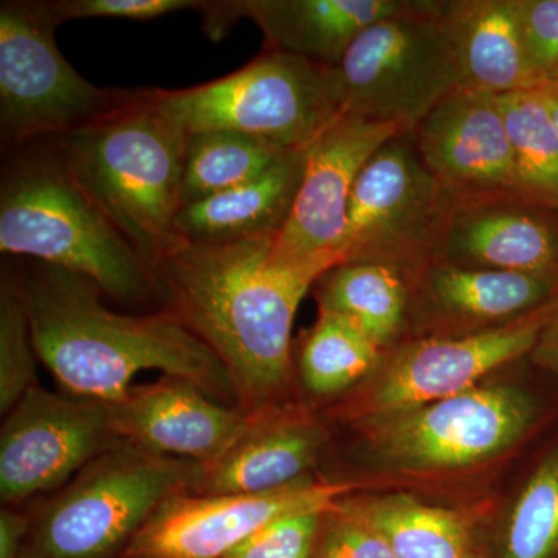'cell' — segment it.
I'll use <instances>...</instances> for the list:
<instances>
[{
    "instance_id": "cell-38",
    "label": "cell",
    "mask_w": 558,
    "mask_h": 558,
    "mask_svg": "<svg viewBox=\"0 0 558 558\" xmlns=\"http://www.w3.org/2000/svg\"><path fill=\"white\" fill-rule=\"evenodd\" d=\"M123 558H156V557H148V556H126Z\"/></svg>"
},
{
    "instance_id": "cell-9",
    "label": "cell",
    "mask_w": 558,
    "mask_h": 558,
    "mask_svg": "<svg viewBox=\"0 0 558 558\" xmlns=\"http://www.w3.org/2000/svg\"><path fill=\"white\" fill-rule=\"evenodd\" d=\"M449 202V191L425 167L413 135L389 140L352 190L341 264H380L411 284L435 256Z\"/></svg>"
},
{
    "instance_id": "cell-21",
    "label": "cell",
    "mask_w": 558,
    "mask_h": 558,
    "mask_svg": "<svg viewBox=\"0 0 558 558\" xmlns=\"http://www.w3.org/2000/svg\"><path fill=\"white\" fill-rule=\"evenodd\" d=\"M440 16L462 89L502 95L546 83L529 61L515 0H444Z\"/></svg>"
},
{
    "instance_id": "cell-7",
    "label": "cell",
    "mask_w": 558,
    "mask_h": 558,
    "mask_svg": "<svg viewBox=\"0 0 558 558\" xmlns=\"http://www.w3.org/2000/svg\"><path fill=\"white\" fill-rule=\"evenodd\" d=\"M58 25L49 0L0 3V137L7 153L80 130L130 94L81 76L58 47Z\"/></svg>"
},
{
    "instance_id": "cell-30",
    "label": "cell",
    "mask_w": 558,
    "mask_h": 558,
    "mask_svg": "<svg viewBox=\"0 0 558 558\" xmlns=\"http://www.w3.org/2000/svg\"><path fill=\"white\" fill-rule=\"evenodd\" d=\"M328 509L301 510L271 521L222 558H312Z\"/></svg>"
},
{
    "instance_id": "cell-29",
    "label": "cell",
    "mask_w": 558,
    "mask_h": 558,
    "mask_svg": "<svg viewBox=\"0 0 558 558\" xmlns=\"http://www.w3.org/2000/svg\"><path fill=\"white\" fill-rule=\"evenodd\" d=\"M27 303L22 278L7 274L0 284V413L11 409L38 384Z\"/></svg>"
},
{
    "instance_id": "cell-23",
    "label": "cell",
    "mask_w": 558,
    "mask_h": 558,
    "mask_svg": "<svg viewBox=\"0 0 558 558\" xmlns=\"http://www.w3.org/2000/svg\"><path fill=\"white\" fill-rule=\"evenodd\" d=\"M343 501L387 539L396 558H494L478 527L458 510L409 495Z\"/></svg>"
},
{
    "instance_id": "cell-18",
    "label": "cell",
    "mask_w": 558,
    "mask_h": 558,
    "mask_svg": "<svg viewBox=\"0 0 558 558\" xmlns=\"http://www.w3.org/2000/svg\"><path fill=\"white\" fill-rule=\"evenodd\" d=\"M108 409L110 428L120 440L194 462L219 454L248 418L240 407L209 398L193 381L163 374L153 384L134 385Z\"/></svg>"
},
{
    "instance_id": "cell-4",
    "label": "cell",
    "mask_w": 558,
    "mask_h": 558,
    "mask_svg": "<svg viewBox=\"0 0 558 558\" xmlns=\"http://www.w3.org/2000/svg\"><path fill=\"white\" fill-rule=\"evenodd\" d=\"M0 252L86 277L117 303H160L148 266L73 178L54 140L9 150Z\"/></svg>"
},
{
    "instance_id": "cell-32",
    "label": "cell",
    "mask_w": 558,
    "mask_h": 558,
    "mask_svg": "<svg viewBox=\"0 0 558 558\" xmlns=\"http://www.w3.org/2000/svg\"><path fill=\"white\" fill-rule=\"evenodd\" d=\"M60 24L75 20L150 21L179 11H199V0H50Z\"/></svg>"
},
{
    "instance_id": "cell-13",
    "label": "cell",
    "mask_w": 558,
    "mask_h": 558,
    "mask_svg": "<svg viewBox=\"0 0 558 558\" xmlns=\"http://www.w3.org/2000/svg\"><path fill=\"white\" fill-rule=\"evenodd\" d=\"M398 124L341 117L306 148L304 174L284 229L271 245L282 264L325 275L341 264L349 202L360 172Z\"/></svg>"
},
{
    "instance_id": "cell-25",
    "label": "cell",
    "mask_w": 558,
    "mask_h": 558,
    "mask_svg": "<svg viewBox=\"0 0 558 558\" xmlns=\"http://www.w3.org/2000/svg\"><path fill=\"white\" fill-rule=\"evenodd\" d=\"M289 150L233 131L190 134L182 175L183 207L259 178Z\"/></svg>"
},
{
    "instance_id": "cell-31",
    "label": "cell",
    "mask_w": 558,
    "mask_h": 558,
    "mask_svg": "<svg viewBox=\"0 0 558 558\" xmlns=\"http://www.w3.org/2000/svg\"><path fill=\"white\" fill-rule=\"evenodd\" d=\"M343 498L323 513L312 558H396L387 539L352 512Z\"/></svg>"
},
{
    "instance_id": "cell-10",
    "label": "cell",
    "mask_w": 558,
    "mask_h": 558,
    "mask_svg": "<svg viewBox=\"0 0 558 558\" xmlns=\"http://www.w3.org/2000/svg\"><path fill=\"white\" fill-rule=\"evenodd\" d=\"M537 416V403L523 389L476 387L366 425L380 464L433 472L469 468L510 449Z\"/></svg>"
},
{
    "instance_id": "cell-33",
    "label": "cell",
    "mask_w": 558,
    "mask_h": 558,
    "mask_svg": "<svg viewBox=\"0 0 558 558\" xmlns=\"http://www.w3.org/2000/svg\"><path fill=\"white\" fill-rule=\"evenodd\" d=\"M529 61L548 81L558 65V0H515Z\"/></svg>"
},
{
    "instance_id": "cell-17",
    "label": "cell",
    "mask_w": 558,
    "mask_h": 558,
    "mask_svg": "<svg viewBox=\"0 0 558 558\" xmlns=\"http://www.w3.org/2000/svg\"><path fill=\"white\" fill-rule=\"evenodd\" d=\"M432 0H219L202 9L205 32L220 39L240 20L263 32L266 49L336 68L371 25L427 9Z\"/></svg>"
},
{
    "instance_id": "cell-12",
    "label": "cell",
    "mask_w": 558,
    "mask_h": 558,
    "mask_svg": "<svg viewBox=\"0 0 558 558\" xmlns=\"http://www.w3.org/2000/svg\"><path fill=\"white\" fill-rule=\"evenodd\" d=\"M108 405L36 385L3 418L0 498L16 506L65 486L80 470L119 442Z\"/></svg>"
},
{
    "instance_id": "cell-36",
    "label": "cell",
    "mask_w": 558,
    "mask_h": 558,
    "mask_svg": "<svg viewBox=\"0 0 558 558\" xmlns=\"http://www.w3.org/2000/svg\"><path fill=\"white\" fill-rule=\"evenodd\" d=\"M543 97L548 102L550 116H553L554 123L558 131V83L557 81H546L539 86Z\"/></svg>"
},
{
    "instance_id": "cell-22",
    "label": "cell",
    "mask_w": 558,
    "mask_h": 558,
    "mask_svg": "<svg viewBox=\"0 0 558 558\" xmlns=\"http://www.w3.org/2000/svg\"><path fill=\"white\" fill-rule=\"evenodd\" d=\"M306 149H292L269 171L208 199L186 205L178 219L179 233L194 244H220L277 238L284 229L301 180Z\"/></svg>"
},
{
    "instance_id": "cell-8",
    "label": "cell",
    "mask_w": 558,
    "mask_h": 558,
    "mask_svg": "<svg viewBox=\"0 0 558 558\" xmlns=\"http://www.w3.org/2000/svg\"><path fill=\"white\" fill-rule=\"evenodd\" d=\"M442 2L432 0L427 9L377 22L357 36L333 68L343 117L398 124L411 134L462 89Z\"/></svg>"
},
{
    "instance_id": "cell-5",
    "label": "cell",
    "mask_w": 558,
    "mask_h": 558,
    "mask_svg": "<svg viewBox=\"0 0 558 558\" xmlns=\"http://www.w3.org/2000/svg\"><path fill=\"white\" fill-rule=\"evenodd\" d=\"M194 470L119 440L31 513L21 558H123L165 501L189 494Z\"/></svg>"
},
{
    "instance_id": "cell-34",
    "label": "cell",
    "mask_w": 558,
    "mask_h": 558,
    "mask_svg": "<svg viewBox=\"0 0 558 558\" xmlns=\"http://www.w3.org/2000/svg\"><path fill=\"white\" fill-rule=\"evenodd\" d=\"M32 515L16 506L0 510V558H21L31 534Z\"/></svg>"
},
{
    "instance_id": "cell-37",
    "label": "cell",
    "mask_w": 558,
    "mask_h": 558,
    "mask_svg": "<svg viewBox=\"0 0 558 558\" xmlns=\"http://www.w3.org/2000/svg\"><path fill=\"white\" fill-rule=\"evenodd\" d=\"M548 81H557L558 83V65L553 70V72H550Z\"/></svg>"
},
{
    "instance_id": "cell-27",
    "label": "cell",
    "mask_w": 558,
    "mask_h": 558,
    "mask_svg": "<svg viewBox=\"0 0 558 558\" xmlns=\"http://www.w3.org/2000/svg\"><path fill=\"white\" fill-rule=\"evenodd\" d=\"M380 349L351 319L318 311L300 343L301 384L318 398L340 395L377 368Z\"/></svg>"
},
{
    "instance_id": "cell-1",
    "label": "cell",
    "mask_w": 558,
    "mask_h": 558,
    "mask_svg": "<svg viewBox=\"0 0 558 558\" xmlns=\"http://www.w3.org/2000/svg\"><path fill=\"white\" fill-rule=\"evenodd\" d=\"M274 241L185 242L154 270L161 311L215 352L247 414L284 405L296 311L322 278L275 259Z\"/></svg>"
},
{
    "instance_id": "cell-20",
    "label": "cell",
    "mask_w": 558,
    "mask_h": 558,
    "mask_svg": "<svg viewBox=\"0 0 558 558\" xmlns=\"http://www.w3.org/2000/svg\"><path fill=\"white\" fill-rule=\"evenodd\" d=\"M421 295L432 337L468 336L501 328L558 299V282L512 271L465 269L432 260L411 282Z\"/></svg>"
},
{
    "instance_id": "cell-24",
    "label": "cell",
    "mask_w": 558,
    "mask_h": 558,
    "mask_svg": "<svg viewBox=\"0 0 558 558\" xmlns=\"http://www.w3.org/2000/svg\"><path fill=\"white\" fill-rule=\"evenodd\" d=\"M318 311L351 319L377 347L399 336L410 312V284L380 264H339L315 282Z\"/></svg>"
},
{
    "instance_id": "cell-28",
    "label": "cell",
    "mask_w": 558,
    "mask_h": 558,
    "mask_svg": "<svg viewBox=\"0 0 558 558\" xmlns=\"http://www.w3.org/2000/svg\"><path fill=\"white\" fill-rule=\"evenodd\" d=\"M494 558H558V447L539 462L499 531Z\"/></svg>"
},
{
    "instance_id": "cell-19",
    "label": "cell",
    "mask_w": 558,
    "mask_h": 558,
    "mask_svg": "<svg viewBox=\"0 0 558 558\" xmlns=\"http://www.w3.org/2000/svg\"><path fill=\"white\" fill-rule=\"evenodd\" d=\"M325 442L323 425L295 407L248 414L226 449L196 462L189 494L256 495L293 486L311 478Z\"/></svg>"
},
{
    "instance_id": "cell-11",
    "label": "cell",
    "mask_w": 558,
    "mask_h": 558,
    "mask_svg": "<svg viewBox=\"0 0 558 558\" xmlns=\"http://www.w3.org/2000/svg\"><path fill=\"white\" fill-rule=\"evenodd\" d=\"M554 304L501 328L403 344L352 405V416L368 424L478 387L488 374L534 351Z\"/></svg>"
},
{
    "instance_id": "cell-14",
    "label": "cell",
    "mask_w": 558,
    "mask_h": 558,
    "mask_svg": "<svg viewBox=\"0 0 558 558\" xmlns=\"http://www.w3.org/2000/svg\"><path fill=\"white\" fill-rule=\"evenodd\" d=\"M355 488L354 483L307 478L269 494H179L157 509L124 557L222 558L271 521L330 508Z\"/></svg>"
},
{
    "instance_id": "cell-3",
    "label": "cell",
    "mask_w": 558,
    "mask_h": 558,
    "mask_svg": "<svg viewBox=\"0 0 558 558\" xmlns=\"http://www.w3.org/2000/svg\"><path fill=\"white\" fill-rule=\"evenodd\" d=\"M189 132L150 97L131 90L119 108L54 140L76 182L154 270L185 244L179 233Z\"/></svg>"
},
{
    "instance_id": "cell-16",
    "label": "cell",
    "mask_w": 558,
    "mask_h": 558,
    "mask_svg": "<svg viewBox=\"0 0 558 558\" xmlns=\"http://www.w3.org/2000/svg\"><path fill=\"white\" fill-rule=\"evenodd\" d=\"M411 135L425 167L450 196H523L498 95L459 89Z\"/></svg>"
},
{
    "instance_id": "cell-35",
    "label": "cell",
    "mask_w": 558,
    "mask_h": 558,
    "mask_svg": "<svg viewBox=\"0 0 558 558\" xmlns=\"http://www.w3.org/2000/svg\"><path fill=\"white\" fill-rule=\"evenodd\" d=\"M534 351L558 371V299Z\"/></svg>"
},
{
    "instance_id": "cell-15",
    "label": "cell",
    "mask_w": 558,
    "mask_h": 558,
    "mask_svg": "<svg viewBox=\"0 0 558 558\" xmlns=\"http://www.w3.org/2000/svg\"><path fill=\"white\" fill-rule=\"evenodd\" d=\"M433 260L558 282V209L520 194L450 196Z\"/></svg>"
},
{
    "instance_id": "cell-2",
    "label": "cell",
    "mask_w": 558,
    "mask_h": 558,
    "mask_svg": "<svg viewBox=\"0 0 558 558\" xmlns=\"http://www.w3.org/2000/svg\"><path fill=\"white\" fill-rule=\"evenodd\" d=\"M21 278L36 354L65 395L112 405L138 373L160 371L238 407L215 352L167 311H112L90 279L38 260Z\"/></svg>"
},
{
    "instance_id": "cell-6",
    "label": "cell",
    "mask_w": 558,
    "mask_h": 558,
    "mask_svg": "<svg viewBox=\"0 0 558 558\" xmlns=\"http://www.w3.org/2000/svg\"><path fill=\"white\" fill-rule=\"evenodd\" d=\"M149 94L189 135L233 131L286 149H306L343 117L333 68L269 49L222 78Z\"/></svg>"
},
{
    "instance_id": "cell-26",
    "label": "cell",
    "mask_w": 558,
    "mask_h": 558,
    "mask_svg": "<svg viewBox=\"0 0 558 558\" xmlns=\"http://www.w3.org/2000/svg\"><path fill=\"white\" fill-rule=\"evenodd\" d=\"M521 194L558 209V131L539 86L498 95Z\"/></svg>"
}]
</instances>
